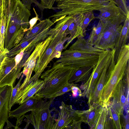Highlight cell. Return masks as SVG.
<instances>
[{
  "label": "cell",
  "mask_w": 129,
  "mask_h": 129,
  "mask_svg": "<svg viewBox=\"0 0 129 129\" xmlns=\"http://www.w3.org/2000/svg\"><path fill=\"white\" fill-rule=\"evenodd\" d=\"M75 68L55 62L51 69L41 75V78L44 81L43 85L34 95L39 99L51 98L69 83Z\"/></svg>",
  "instance_id": "6da1fadb"
},
{
  "label": "cell",
  "mask_w": 129,
  "mask_h": 129,
  "mask_svg": "<svg viewBox=\"0 0 129 129\" xmlns=\"http://www.w3.org/2000/svg\"><path fill=\"white\" fill-rule=\"evenodd\" d=\"M129 58V44L121 48L115 64L114 57L108 71L101 97V104H107L112 99L117 85L123 78Z\"/></svg>",
  "instance_id": "7a4b0ae2"
},
{
  "label": "cell",
  "mask_w": 129,
  "mask_h": 129,
  "mask_svg": "<svg viewBox=\"0 0 129 129\" xmlns=\"http://www.w3.org/2000/svg\"><path fill=\"white\" fill-rule=\"evenodd\" d=\"M112 0H57L53 10H59L50 16L54 23L61 18L70 16L72 17L81 14L100 10Z\"/></svg>",
  "instance_id": "3957f363"
},
{
  "label": "cell",
  "mask_w": 129,
  "mask_h": 129,
  "mask_svg": "<svg viewBox=\"0 0 129 129\" xmlns=\"http://www.w3.org/2000/svg\"><path fill=\"white\" fill-rule=\"evenodd\" d=\"M54 99L51 98L47 101L39 99L30 114L25 116L27 124H31L35 129H53L55 115L51 116L49 108Z\"/></svg>",
  "instance_id": "277c9868"
},
{
  "label": "cell",
  "mask_w": 129,
  "mask_h": 129,
  "mask_svg": "<svg viewBox=\"0 0 129 129\" xmlns=\"http://www.w3.org/2000/svg\"><path fill=\"white\" fill-rule=\"evenodd\" d=\"M127 16L122 13L115 17L104 21V28L93 46L105 51L114 49L117 38Z\"/></svg>",
  "instance_id": "5b68a950"
},
{
  "label": "cell",
  "mask_w": 129,
  "mask_h": 129,
  "mask_svg": "<svg viewBox=\"0 0 129 129\" xmlns=\"http://www.w3.org/2000/svg\"><path fill=\"white\" fill-rule=\"evenodd\" d=\"M99 56L83 51L69 49L62 52L60 58L56 62L76 68L86 66L94 67L97 63Z\"/></svg>",
  "instance_id": "8992f818"
},
{
  "label": "cell",
  "mask_w": 129,
  "mask_h": 129,
  "mask_svg": "<svg viewBox=\"0 0 129 129\" xmlns=\"http://www.w3.org/2000/svg\"><path fill=\"white\" fill-rule=\"evenodd\" d=\"M57 119H56L53 129H80L83 122L84 111L73 109L71 105L62 102Z\"/></svg>",
  "instance_id": "52a82bcc"
},
{
  "label": "cell",
  "mask_w": 129,
  "mask_h": 129,
  "mask_svg": "<svg viewBox=\"0 0 129 129\" xmlns=\"http://www.w3.org/2000/svg\"><path fill=\"white\" fill-rule=\"evenodd\" d=\"M115 51L114 49L107 50L99 55L97 63L93 67L88 79L80 87V89L83 91L82 96L86 97L88 99L91 95L104 67Z\"/></svg>",
  "instance_id": "ba28073f"
},
{
  "label": "cell",
  "mask_w": 129,
  "mask_h": 129,
  "mask_svg": "<svg viewBox=\"0 0 129 129\" xmlns=\"http://www.w3.org/2000/svg\"><path fill=\"white\" fill-rule=\"evenodd\" d=\"M54 23L48 18L41 20L30 30L27 31L20 42L27 41L29 44L26 49H35L36 45L44 41L49 36L48 32L51 27Z\"/></svg>",
  "instance_id": "9c48e42d"
},
{
  "label": "cell",
  "mask_w": 129,
  "mask_h": 129,
  "mask_svg": "<svg viewBox=\"0 0 129 129\" xmlns=\"http://www.w3.org/2000/svg\"><path fill=\"white\" fill-rule=\"evenodd\" d=\"M0 88L6 85L13 86L17 78L22 74V69L15 66V57L6 56L0 66Z\"/></svg>",
  "instance_id": "30bf717a"
},
{
  "label": "cell",
  "mask_w": 129,
  "mask_h": 129,
  "mask_svg": "<svg viewBox=\"0 0 129 129\" xmlns=\"http://www.w3.org/2000/svg\"><path fill=\"white\" fill-rule=\"evenodd\" d=\"M52 37V36H49L44 41L37 44L25 63L22 72L23 74L25 76L26 78L23 83L20 86L18 91L24 88L28 84L29 81L35 68L37 59L45 50Z\"/></svg>",
  "instance_id": "8fae6325"
},
{
  "label": "cell",
  "mask_w": 129,
  "mask_h": 129,
  "mask_svg": "<svg viewBox=\"0 0 129 129\" xmlns=\"http://www.w3.org/2000/svg\"><path fill=\"white\" fill-rule=\"evenodd\" d=\"M67 36L64 35H57L52 37L46 49L37 59L33 71L34 75L30 78L28 82L29 84L32 81L38 79L42 73L47 67V61L54 49L56 45Z\"/></svg>",
  "instance_id": "7c38bea8"
},
{
  "label": "cell",
  "mask_w": 129,
  "mask_h": 129,
  "mask_svg": "<svg viewBox=\"0 0 129 129\" xmlns=\"http://www.w3.org/2000/svg\"><path fill=\"white\" fill-rule=\"evenodd\" d=\"M115 53L110 58L104 67L98 81L91 95L88 99L89 108L93 106L101 105V98L107 75L112 60L114 57Z\"/></svg>",
  "instance_id": "4fadbf2b"
},
{
  "label": "cell",
  "mask_w": 129,
  "mask_h": 129,
  "mask_svg": "<svg viewBox=\"0 0 129 129\" xmlns=\"http://www.w3.org/2000/svg\"><path fill=\"white\" fill-rule=\"evenodd\" d=\"M13 87L6 85L0 88V129L8 121L9 104Z\"/></svg>",
  "instance_id": "5bb4252c"
},
{
  "label": "cell",
  "mask_w": 129,
  "mask_h": 129,
  "mask_svg": "<svg viewBox=\"0 0 129 129\" xmlns=\"http://www.w3.org/2000/svg\"><path fill=\"white\" fill-rule=\"evenodd\" d=\"M44 81L38 79L32 81L24 88L18 91L15 104L20 105L31 98L43 87Z\"/></svg>",
  "instance_id": "9a60e30c"
},
{
  "label": "cell",
  "mask_w": 129,
  "mask_h": 129,
  "mask_svg": "<svg viewBox=\"0 0 129 129\" xmlns=\"http://www.w3.org/2000/svg\"><path fill=\"white\" fill-rule=\"evenodd\" d=\"M125 88L123 79L117 85L112 95V103L117 111L120 115H123L124 108L126 104L128 106L125 95Z\"/></svg>",
  "instance_id": "2e32d148"
},
{
  "label": "cell",
  "mask_w": 129,
  "mask_h": 129,
  "mask_svg": "<svg viewBox=\"0 0 129 129\" xmlns=\"http://www.w3.org/2000/svg\"><path fill=\"white\" fill-rule=\"evenodd\" d=\"M107 115L104 129L122 128L120 116L110 101L107 104Z\"/></svg>",
  "instance_id": "e0dca14e"
},
{
  "label": "cell",
  "mask_w": 129,
  "mask_h": 129,
  "mask_svg": "<svg viewBox=\"0 0 129 129\" xmlns=\"http://www.w3.org/2000/svg\"><path fill=\"white\" fill-rule=\"evenodd\" d=\"M129 14L124 22L123 25L117 38L115 43L114 49V61L115 64L119 53L122 47L126 44L129 38Z\"/></svg>",
  "instance_id": "ac0fdd59"
},
{
  "label": "cell",
  "mask_w": 129,
  "mask_h": 129,
  "mask_svg": "<svg viewBox=\"0 0 129 129\" xmlns=\"http://www.w3.org/2000/svg\"><path fill=\"white\" fill-rule=\"evenodd\" d=\"M39 99L34 95L26 101L21 104L17 108L9 113V117L11 118H15L19 119L25 115L27 112L31 111L35 108L36 105Z\"/></svg>",
  "instance_id": "d6986e66"
},
{
  "label": "cell",
  "mask_w": 129,
  "mask_h": 129,
  "mask_svg": "<svg viewBox=\"0 0 129 129\" xmlns=\"http://www.w3.org/2000/svg\"><path fill=\"white\" fill-rule=\"evenodd\" d=\"M74 21V18L70 15L60 18L56 22V24L54 27L50 29L48 35L52 37L57 35H65L64 33L66 31Z\"/></svg>",
  "instance_id": "ffe728a7"
},
{
  "label": "cell",
  "mask_w": 129,
  "mask_h": 129,
  "mask_svg": "<svg viewBox=\"0 0 129 129\" xmlns=\"http://www.w3.org/2000/svg\"><path fill=\"white\" fill-rule=\"evenodd\" d=\"M100 11V14L95 18L103 21L115 17L122 13L120 9L113 1L110 2Z\"/></svg>",
  "instance_id": "44dd1931"
},
{
  "label": "cell",
  "mask_w": 129,
  "mask_h": 129,
  "mask_svg": "<svg viewBox=\"0 0 129 129\" xmlns=\"http://www.w3.org/2000/svg\"><path fill=\"white\" fill-rule=\"evenodd\" d=\"M94 67L89 66L75 68L68 83L75 84L79 82H85L90 77Z\"/></svg>",
  "instance_id": "7402d4cb"
},
{
  "label": "cell",
  "mask_w": 129,
  "mask_h": 129,
  "mask_svg": "<svg viewBox=\"0 0 129 129\" xmlns=\"http://www.w3.org/2000/svg\"><path fill=\"white\" fill-rule=\"evenodd\" d=\"M70 49L83 51L99 55L105 51L94 47L89 44L83 37H79L70 47Z\"/></svg>",
  "instance_id": "603a6c76"
},
{
  "label": "cell",
  "mask_w": 129,
  "mask_h": 129,
  "mask_svg": "<svg viewBox=\"0 0 129 129\" xmlns=\"http://www.w3.org/2000/svg\"><path fill=\"white\" fill-rule=\"evenodd\" d=\"M68 34H70V36L67 44L64 47V49H66L70 43L75 38L79 37H84L81 27L79 26L78 23L74 19V21L69 26L64 33L66 36Z\"/></svg>",
  "instance_id": "cb8c5ba5"
},
{
  "label": "cell",
  "mask_w": 129,
  "mask_h": 129,
  "mask_svg": "<svg viewBox=\"0 0 129 129\" xmlns=\"http://www.w3.org/2000/svg\"><path fill=\"white\" fill-rule=\"evenodd\" d=\"M101 105L93 106L84 111L83 113V122L87 124L90 129L92 128L95 121Z\"/></svg>",
  "instance_id": "d4e9b609"
},
{
  "label": "cell",
  "mask_w": 129,
  "mask_h": 129,
  "mask_svg": "<svg viewBox=\"0 0 129 129\" xmlns=\"http://www.w3.org/2000/svg\"><path fill=\"white\" fill-rule=\"evenodd\" d=\"M104 26V21L101 20H100L96 26L93 25L89 36L86 40L89 44L93 46L95 44L103 32Z\"/></svg>",
  "instance_id": "484cf974"
},
{
  "label": "cell",
  "mask_w": 129,
  "mask_h": 129,
  "mask_svg": "<svg viewBox=\"0 0 129 129\" xmlns=\"http://www.w3.org/2000/svg\"><path fill=\"white\" fill-rule=\"evenodd\" d=\"M107 106L102 104L100 106L95 121L92 129H104L107 115Z\"/></svg>",
  "instance_id": "4316f807"
},
{
  "label": "cell",
  "mask_w": 129,
  "mask_h": 129,
  "mask_svg": "<svg viewBox=\"0 0 129 129\" xmlns=\"http://www.w3.org/2000/svg\"><path fill=\"white\" fill-rule=\"evenodd\" d=\"M93 11L83 14V22L81 28L83 31V34L85 36L86 35V29L90 22L95 18Z\"/></svg>",
  "instance_id": "83f0119b"
},
{
  "label": "cell",
  "mask_w": 129,
  "mask_h": 129,
  "mask_svg": "<svg viewBox=\"0 0 129 129\" xmlns=\"http://www.w3.org/2000/svg\"><path fill=\"white\" fill-rule=\"evenodd\" d=\"M24 75L23 74L18 83L12 89L11 95L9 104V111L11 110L12 107L15 104V101L16 98L18 90L20 85L21 82L22 80Z\"/></svg>",
  "instance_id": "f1b7e54d"
},
{
  "label": "cell",
  "mask_w": 129,
  "mask_h": 129,
  "mask_svg": "<svg viewBox=\"0 0 129 129\" xmlns=\"http://www.w3.org/2000/svg\"><path fill=\"white\" fill-rule=\"evenodd\" d=\"M24 5L29 10H30L31 5L33 3L35 4L39 8L41 14V19L43 16V12L45 8L37 0H21Z\"/></svg>",
  "instance_id": "f546056e"
},
{
  "label": "cell",
  "mask_w": 129,
  "mask_h": 129,
  "mask_svg": "<svg viewBox=\"0 0 129 129\" xmlns=\"http://www.w3.org/2000/svg\"><path fill=\"white\" fill-rule=\"evenodd\" d=\"M113 2L120 9L122 13L126 16L129 14V8L126 0H112Z\"/></svg>",
  "instance_id": "4dcf8cb0"
},
{
  "label": "cell",
  "mask_w": 129,
  "mask_h": 129,
  "mask_svg": "<svg viewBox=\"0 0 129 129\" xmlns=\"http://www.w3.org/2000/svg\"><path fill=\"white\" fill-rule=\"evenodd\" d=\"M76 85L75 84L68 83L61 89L53 95L51 98H55L57 97L61 96L71 90L72 87Z\"/></svg>",
  "instance_id": "1f68e13d"
},
{
  "label": "cell",
  "mask_w": 129,
  "mask_h": 129,
  "mask_svg": "<svg viewBox=\"0 0 129 129\" xmlns=\"http://www.w3.org/2000/svg\"><path fill=\"white\" fill-rule=\"evenodd\" d=\"M33 9L35 14L36 16L32 18L29 21V27L28 29V30L31 29L35 25L38 20L40 21L41 20V19L39 17V15L37 13L35 8H33Z\"/></svg>",
  "instance_id": "d6a6232c"
},
{
  "label": "cell",
  "mask_w": 129,
  "mask_h": 129,
  "mask_svg": "<svg viewBox=\"0 0 129 129\" xmlns=\"http://www.w3.org/2000/svg\"><path fill=\"white\" fill-rule=\"evenodd\" d=\"M76 84L73 86L71 88V90L72 93V96L73 97H76L78 96H82V92L81 89L76 86Z\"/></svg>",
  "instance_id": "836d02e7"
},
{
  "label": "cell",
  "mask_w": 129,
  "mask_h": 129,
  "mask_svg": "<svg viewBox=\"0 0 129 129\" xmlns=\"http://www.w3.org/2000/svg\"><path fill=\"white\" fill-rule=\"evenodd\" d=\"M26 48L25 47L15 57V66H17L22 59Z\"/></svg>",
  "instance_id": "e575fe53"
},
{
  "label": "cell",
  "mask_w": 129,
  "mask_h": 129,
  "mask_svg": "<svg viewBox=\"0 0 129 129\" xmlns=\"http://www.w3.org/2000/svg\"><path fill=\"white\" fill-rule=\"evenodd\" d=\"M127 114L124 118L123 124L121 125L123 129H128L129 128V117L128 113H127Z\"/></svg>",
  "instance_id": "d590c367"
},
{
  "label": "cell",
  "mask_w": 129,
  "mask_h": 129,
  "mask_svg": "<svg viewBox=\"0 0 129 129\" xmlns=\"http://www.w3.org/2000/svg\"><path fill=\"white\" fill-rule=\"evenodd\" d=\"M9 50L5 48L4 50H0V66L5 57L7 56Z\"/></svg>",
  "instance_id": "8d00e7d4"
},
{
  "label": "cell",
  "mask_w": 129,
  "mask_h": 129,
  "mask_svg": "<svg viewBox=\"0 0 129 129\" xmlns=\"http://www.w3.org/2000/svg\"><path fill=\"white\" fill-rule=\"evenodd\" d=\"M4 14L3 15L2 18L0 20V42H1V36H0L1 29V25L2 21V20L3 19V18Z\"/></svg>",
  "instance_id": "74e56055"
},
{
  "label": "cell",
  "mask_w": 129,
  "mask_h": 129,
  "mask_svg": "<svg viewBox=\"0 0 129 129\" xmlns=\"http://www.w3.org/2000/svg\"><path fill=\"white\" fill-rule=\"evenodd\" d=\"M0 73H1V70H0Z\"/></svg>",
  "instance_id": "f35d334b"
},
{
  "label": "cell",
  "mask_w": 129,
  "mask_h": 129,
  "mask_svg": "<svg viewBox=\"0 0 129 129\" xmlns=\"http://www.w3.org/2000/svg\"><path fill=\"white\" fill-rule=\"evenodd\" d=\"M57 0H56V1H57Z\"/></svg>",
  "instance_id": "ab89813d"
}]
</instances>
